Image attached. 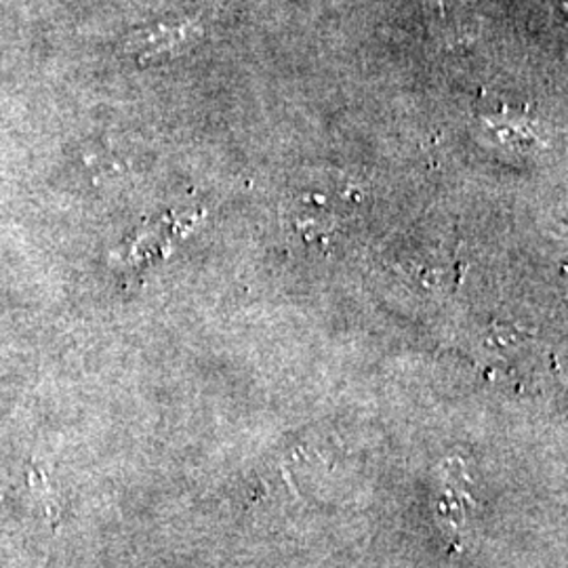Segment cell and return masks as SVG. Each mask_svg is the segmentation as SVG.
Listing matches in <instances>:
<instances>
[{
    "mask_svg": "<svg viewBox=\"0 0 568 568\" xmlns=\"http://www.w3.org/2000/svg\"><path fill=\"white\" fill-rule=\"evenodd\" d=\"M196 39L199 26L192 21H159L129 34L124 51L133 55L138 63L148 65L180 55Z\"/></svg>",
    "mask_w": 568,
    "mask_h": 568,
    "instance_id": "6da1fadb",
    "label": "cell"
}]
</instances>
